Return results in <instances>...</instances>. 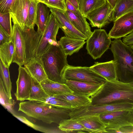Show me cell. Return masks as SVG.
I'll return each mask as SVG.
<instances>
[{
  "mask_svg": "<svg viewBox=\"0 0 133 133\" xmlns=\"http://www.w3.org/2000/svg\"><path fill=\"white\" fill-rule=\"evenodd\" d=\"M39 2L37 0H30L26 28H34L36 24L37 5Z\"/></svg>",
  "mask_w": 133,
  "mask_h": 133,
  "instance_id": "obj_33",
  "label": "cell"
},
{
  "mask_svg": "<svg viewBox=\"0 0 133 133\" xmlns=\"http://www.w3.org/2000/svg\"><path fill=\"white\" fill-rule=\"evenodd\" d=\"M83 125L89 133H107L106 127L99 115L84 116L75 119Z\"/></svg>",
  "mask_w": 133,
  "mask_h": 133,
  "instance_id": "obj_18",
  "label": "cell"
},
{
  "mask_svg": "<svg viewBox=\"0 0 133 133\" xmlns=\"http://www.w3.org/2000/svg\"><path fill=\"white\" fill-rule=\"evenodd\" d=\"M16 84L17 89L14 94L17 100L20 101L28 100L32 79L31 75L24 67L19 66Z\"/></svg>",
  "mask_w": 133,
  "mask_h": 133,
  "instance_id": "obj_13",
  "label": "cell"
},
{
  "mask_svg": "<svg viewBox=\"0 0 133 133\" xmlns=\"http://www.w3.org/2000/svg\"><path fill=\"white\" fill-rule=\"evenodd\" d=\"M17 0H0V12H10L14 3Z\"/></svg>",
  "mask_w": 133,
  "mask_h": 133,
  "instance_id": "obj_38",
  "label": "cell"
},
{
  "mask_svg": "<svg viewBox=\"0 0 133 133\" xmlns=\"http://www.w3.org/2000/svg\"><path fill=\"white\" fill-rule=\"evenodd\" d=\"M65 80L103 85L107 80L92 70L90 67L74 66L68 65L64 74Z\"/></svg>",
  "mask_w": 133,
  "mask_h": 133,
  "instance_id": "obj_6",
  "label": "cell"
},
{
  "mask_svg": "<svg viewBox=\"0 0 133 133\" xmlns=\"http://www.w3.org/2000/svg\"><path fill=\"white\" fill-rule=\"evenodd\" d=\"M59 28L56 19L51 13L37 49L36 57H39L52 45H59L56 37Z\"/></svg>",
  "mask_w": 133,
  "mask_h": 133,
  "instance_id": "obj_7",
  "label": "cell"
},
{
  "mask_svg": "<svg viewBox=\"0 0 133 133\" xmlns=\"http://www.w3.org/2000/svg\"><path fill=\"white\" fill-rule=\"evenodd\" d=\"M123 103L93 105L88 104L73 108L69 114L70 118L75 119L80 117L99 115L106 112L123 110Z\"/></svg>",
  "mask_w": 133,
  "mask_h": 133,
  "instance_id": "obj_9",
  "label": "cell"
},
{
  "mask_svg": "<svg viewBox=\"0 0 133 133\" xmlns=\"http://www.w3.org/2000/svg\"><path fill=\"white\" fill-rule=\"evenodd\" d=\"M24 65L31 76L39 83L48 78L40 57H36Z\"/></svg>",
  "mask_w": 133,
  "mask_h": 133,
  "instance_id": "obj_21",
  "label": "cell"
},
{
  "mask_svg": "<svg viewBox=\"0 0 133 133\" xmlns=\"http://www.w3.org/2000/svg\"><path fill=\"white\" fill-rule=\"evenodd\" d=\"M106 129H119L133 125V110H122L105 112L99 115Z\"/></svg>",
  "mask_w": 133,
  "mask_h": 133,
  "instance_id": "obj_8",
  "label": "cell"
},
{
  "mask_svg": "<svg viewBox=\"0 0 133 133\" xmlns=\"http://www.w3.org/2000/svg\"><path fill=\"white\" fill-rule=\"evenodd\" d=\"M65 84L73 93L89 97L96 93L103 85L71 80H66Z\"/></svg>",
  "mask_w": 133,
  "mask_h": 133,
  "instance_id": "obj_17",
  "label": "cell"
},
{
  "mask_svg": "<svg viewBox=\"0 0 133 133\" xmlns=\"http://www.w3.org/2000/svg\"><path fill=\"white\" fill-rule=\"evenodd\" d=\"M111 45L117 79L124 83L133 81V50L120 38L111 41Z\"/></svg>",
  "mask_w": 133,
  "mask_h": 133,
  "instance_id": "obj_3",
  "label": "cell"
},
{
  "mask_svg": "<svg viewBox=\"0 0 133 133\" xmlns=\"http://www.w3.org/2000/svg\"><path fill=\"white\" fill-rule=\"evenodd\" d=\"M129 83L130 85L133 87V81L129 82Z\"/></svg>",
  "mask_w": 133,
  "mask_h": 133,
  "instance_id": "obj_46",
  "label": "cell"
},
{
  "mask_svg": "<svg viewBox=\"0 0 133 133\" xmlns=\"http://www.w3.org/2000/svg\"><path fill=\"white\" fill-rule=\"evenodd\" d=\"M65 1L67 10L77 15H82L79 10L76 9L68 1Z\"/></svg>",
  "mask_w": 133,
  "mask_h": 133,
  "instance_id": "obj_41",
  "label": "cell"
},
{
  "mask_svg": "<svg viewBox=\"0 0 133 133\" xmlns=\"http://www.w3.org/2000/svg\"><path fill=\"white\" fill-rule=\"evenodd\" d=\"M122 41L125 44L129 46L133 45V31L123 37Z\"/></svg>",
  "mask_w": 133,
  "mask_h": 133,
  "instance_id": "obj_40",
  "label": "cell"
},
{
  "mask_svg": "<svg viewBox=\"0 0 133 133\" xmlns=\"http://www.w3.org/2000/svg\"><path fill=\"white\" fill-rule=\"evenodd\" d=\"M133 50V45L130 46Z\"/></svg>",
  "mask_w": 133,
  "mask_h": 133,
  "instance_id": "obj_48",
  "label": "cell"
},
{
  "mask_svg": "<svg viewBox=\"0 0 133 133\" xmlns=\"http://www.w3.org/2000/svg\"><path fill=\"white\" fill-rule=\"evenodd\" d=\"M13 23L12 32L11 37L14 42L15 52L12 62L22 66L25 64V61L22 30L16 23Z\"/></svg>",
  "mask_w": 133,
  "mask_h": 133,
  "instance_id": "obj_15",
  "label": "cell"
},
{
  "mask_svg": "<svg viewBox=\"0 0 133 133\" xmlns=\"http://www.w3.org/2000/svg\"><path fill=\"white\" fill-rule=\"evenodd\" d=\"M72 109L61 108L44 102L28 100L19 103L18 111L44 123L59 124L62 120L70 118L69 114Z\"/></svg>",
  "mask_w": 133,
  "mask_h": 133,
  "instance_id": "obj_2",
  "label": "cell"
},
{
  "mask_svg": "<svg viewBox=\"0 0 133 133\" xmlns=\"http://www.w3.org/2000/svg\"><path fill=\"white\" fill-rule=\"evenodd\" d=\"M45 103L59 108H73L71 104L69 102L54 96H49Z\"/></svg>",
  "mask_w": 133,
  "mask_h": 133,
  "instance_id": "obj_36",
  "label": "cell"
},
{
  "mask_svg": "<svg viewBox=\"0 0 133 133\" xmlns=\"http://www.w3.org/2000/svg\"><path fill=\"white\" fill-rule=\"evenodd\" d=\"M133 12V0H116L112 9V22L125 14Z\"/></svg>",
  "mask_w": 133,
  "mask_h": 133,
  "instance_id": "obj_25",
  "label": "cell"
},
{
  "mask_svg": "<svg viewBox=\"0 0 133 133\" xmlns=\"http://www.w3.org/2000/svg\"><path fill=\"white\" fill-rule=\"evenodd\" d=\"M54 96L69 102L73 108L90 104L91 102L90 97L74 93L58 94Z\"/></svg>",
  "mask_w": 133,
  "mask_h": 133,
  "instance_id": "obj_24",
  "label": "cell"
},
{
  "mask_svg": "<svg viewBox=\"0 0 133 133\" xmlns=\"http://www.w3.org/2000/svg\"><path fill=\"white\" fill-rule=\"evenodd\" d=\"M31 78L32 86L28 100L45 103L49 96L45 92L40 83L32 77Z\"/></svg>",
  "mask_w": 133,
  "mask_h": 133,
  "instance_id": "obj_28",
  "label": "cell"
},
{
  "mask_svg": "<svg viewBox=\"0 0 133 133\" xmlns=\"http://www.w3.org/2000/svg\"><path fill=\"white\" fill-rule=\"evenodd\" d=\"M85 40L65 36L62 37L58 42L62 51L67 56L78 52L86 42Z\"/></svg>",
  "mask_w": 133,
  "mask_h": 133,
  "instance_id": "obj_19",
  "label": "cell"
},
{
  "mask_svg": "<svg viewBox=\"0 0 133 133\" xmlns=\"http://www.w3.org/2000/svg\"><path fill=\"white\" fill-rule=\"evenodd\" d=\"M106 130L107 133H121L119 130L115 129H107Z\"/></svg>",
  "mask_w": 133,
  "mask_h": 133,
  "instance_id": "obj_44",
  "label": "cell"
},
{
  "mask_svg": "<svg viewBox=\"0 0 133 133\" xmlns=\"http://www.w3.org/2000/svg\"><path fill=\"white\" fill-rule=\"evenodd\" d=\"M0 79L3 82L4 85L10 98L12 99L11 94L12 82L10 78L9 68L6 67L1 59L0 60Z\"/></svg>",
  "mask_w": 133,
  "mask_h": 133,
  "instance_id": "obj_32",
  "label": "cell"
},
{
  "mask_svg": "<svg viewBox=\"0 0 133 133\" xmlns=\"http://www.w3.org/2000/svg\"><path fill=\"white\" fill-rule=\"evenodd\" d=\"M25 61V64L36 57L37 49L42 34L36 31L34 28H26L22 30Z\"/></svg>",
  "mask_w": 133,
  "mask_h": 133,
  "instance_id": "obj_10",
  "label": "cell"
},
{
  "mask_svg": "<svg viewBox=\"0 0 133 133\" xmlns=\"http://www.w3.org/2000/svg\"><path fill=\"white\" fill-rule=\"evenodd\" d=\"M67 57L59 45H52L39 57L48 78L53 81L65 83L64 74L68 65Z\"/></svg>",
  "mask_w": 133,
  "mask_h": 133,
  "instance_id": "obj_4",
  "label": "cell"
},
{
  "mask_svg": "<svg viewBox=\"0 0 133 133\" xmlns=\"http://www.w3.org/2000/svg\"><path fill=\"white\" fill-rule=\"evenodd\" d=\"M90 104L105 105L127 103L133 104V87L118 79L107 81L101 88L90 97Z\"/></svg>",
  "mask_w": 133,
  "mask_h": 133,
  "instance_id": "obj_1",
  "label": "cell"
},
{
  "mask_svg": "<svg viewBox=\"0 0 133 133\" xmlns=\"http://www.w3.org/2000/svg\"><path fill=\"white\" fill-rule=\"evenodd\" d=\"M133 31V12L120 17L114 22L108 35L112 39L124 37Z\"/></svg>",
  "mask_w": 133,
  "mask_h": 133,
  "instance_id": "obj_12",
  "label": "cell"
},
{
  "mask_svg": "<svg viewBox=\"0 0 133 133\" xmlns=\"http://www.w3.org/2000/svg\"><path fill=\"white\" fill-rule=\"evenodd\" d=\"M111 38L103 29H95L86 41L87 53L93 59L100 58L109 48Z\"/></svg>",
  "mask_w": 133,
  "mask_h": 133,
  "instance_id": "obj_5",
  "label": "cell"
},
{
  "mask_svg": "<svg viewBox=\"0 0 133 133\" xmlns=\"http://www.w3.org/2000/svg\"><path fill=\"white\" fill-rule=\"evenodd\" d=\"M67 0L76 9L78 10H79V3L78 0Z\"/></svg>",
  "mask_w": 133,
  "mask_h": 133,
  "instance_id": "obj_43",
  "label": "cell"
},
{
  "mask_svg": "<svg viewBox=\"0 0 133 133\" xmlns=\"http://www.w3.org/2000/svg\"><path fill=\"white\" fill-rule=\"evenodd\" d=\"M51 13L56 17L59 27L65 36L72 38L87 40L88 38L77 30L73 25L65 11L50 8Z\"/></svg>",
  "mask_w": 133,
  "mask_h": 133,
  "instance_id": "obj_14",
  "label": "cell"
},
{
  "mask_svg": "<svg viewBox=\"0 0 133 133\" xmlns=\"http://www.w3.org/2000/svg\"><path fill=\"white\" fill-rule=\"evenodd\" d=\"M0 100L1 104L12 114H14L13 108L15 101L10 99L6 92L2 80L0 79Z\"/></svg>",
  "mask_w": 133,
  "mask_h": 133,
  "instance_id": "obj_31",
  "label": "cell"
},
{
  "mask_svg": "<svg viewBox=\"0 0 133 133\" xmlns=\"http://www.w3.org/2000/svg\"><path fill=\"white\" fill-rule=\"evenodd\" d=\"M58 125V128L65 133L83 132V131L88 132L83 125L72 118L63 120Z\"/></svg>",
  "mask_w": 133,
  "mask_h": 133,
  "instance_id": "obj_29",
  "label": "cell"
},
{
  "mask_svg": "<svg viewBox=\"0 0 133 133\" xmlns=\"http://www.w3.org/2000/svg\"><path fill=\"white\" fill-rule=\"evenodd\" d=\"M90 67L92 70L104 78L107 81L118 79L113 60L103 63L95 62L94 65Z\"/></svg>",
  "mask_w": 133,
  "mask_h": 133,
  "instance_id": "obj_20",
  "label": "cell"
},
{
  "mask_svg": "<svg viewBox=\"0 0 133 133\" xmlns=\"http://www.w3.org/2000/svg\"><path fill=\"white\" fill-rule=\"evenodd\" d=\"M50 8L65 11L67 10L65 0H45L43 2Z\"/></svg>",
  "mask_w": 133,
  "mask_h": 133,
  "instance_id": "obj_37",
  "label": "cell"
},
{
  "mask_svg": "<svg viewBox=\"0 0 133 133\" xmlns=\"http://www.w3.org/2000/svg\"><path fill=\"white\" fill-rule=\"evenodd\" d=\"M12 115L23 123L36 130L45 133H55L56 132V129L48 128L39 126L33 124L23 116L17 115L15 114Z\"/></svg>",
  "mask_w": 133,
  "mask_h": 133,
  "instance_id": "obj_35",
  "label": "cell"
},
{
  "mask_svg": "<svg viewBox=\"0 0 133 133\" xmlns=\"http://www.w3.org/2000/svg\"><path fill=\"white\" fill-rule=\"evenodd\" d=\"M39 2H43L45 0H37Z\"/></svg>",
  "mask_w": 133,
  "mask_h": 133,
  "instance_id": "obj_47",
  "label": "cell"
},
{
  "mask_svg": "<svg viewBox=\"0 0 133 133\" xmlns=\"http://www.w3.org/2000/svg\"><path fill=\"white\" fill-rule=\"evenodd\" d=\"M10 37L0 26V45L8 42Z\"/></svg>",
  "mask_w": 133,
  "mask_h": 133,
  "instance_id": "obj_39",
  "label": "cell"
},
{
  "mask_svg": "<svg viewBox=\"0 0 133 133\" xmlns=\"http://www.w3.org/2000/svg\"><path fill=\"white\" fill-rule=\"evenodd\" d=\"M121 133H133V125L122 127L119 129Z\"/></svg>",
  "mask_w": 133,
  "mask_h": 133,
  "instance_id": "obj_42",
  "label": "cell"
},
{
  "mask_svg": "<svg viewBox=\"0 0 133 133\" xmlns=\"http://www.w3.org/2000/svg\"><path fill=\"white\" fill-rule=\"evenodd\" d=\"M106 1L109 3L111 8L112 9L115 6L116 0H106Z\"/></svg>",
  "mask_w": 133,
  "mask_h": 133,
  "instance_id": "obj_45",
  "label": "cell"
},
{
  "mask_svg": "<svg viewBox=\"0 0 133 133\" xmlns=\"http://www.w3.org/2000/svg\"><path fill=\"white\" fill-rule=\"evenodd\" d=\"M40 84L45 92L49 96L73 93L65 83L53 81L48 78L42 81Z\"/></svg>",
  "mask_w": 133,
  "mask_h": 133,
  "instance_id": "obj_23",
  "label": "cell"
},
{
  "mask_svg": "<svg viewBox=\"0 0 133 133\" xmlns=\"http://www.w3.org/2000/svg\"><path fill=\"white\" fill-rule=\"evenodd\" d=\"M65 11L74 27L88 38L92 32L86 18L82 15H77L68 10Z\"/></svg>",
  "mask_w": 133,
  "mask_h": 133,
  "instance_id": "obj_22",
  "label": "cell"
},
{
  "mask_svg": "<svg viewBox=\"0 0 133 133\" xmlns=\"http://www.w3.org/2000/svg\"><path fill=\"white\" fill-rule=\"evenodd\" d=\"M11 18L10 12L4 13L0 12V26L10 36H11L12 32Z\"/></svg>",
  "mask_w": 133,
  "mask_h": 133,
  "instance_id": "obj_34",
  "label": "cell"
},
{
  "mask_svg": "<svg viewBox=\"0 0 133 133\" xmlns=\"http://www.w3.org/2000/svg\"><path fill=\"white\" fill-rule=\"evenodd\" d=\"M112 9L106 1L103 5L88 14L86 18L92 27L101 28L112 22Z\"/></svg>",
  "mask_w": 133,
  "mask_h": 133,
  "instance_id": "obj_11",
  "label": "cell"
},
{
  "mask_svg": "<svg viewBox=\"0 0 133 133\" xmlns=\"http://www.w3.org/2000/svg\"><path fill=\"white\" fill-rule=\"evenodd\" d=\"M15 52L14 43L10 36L9 41L0 45V57L5 66L9 68L12 62Z\"/></svg>",
  "mask_w": 133,
  "mask_h": 133,
  "instance_id": "obj_27",
  "label": "cell"
},
{
  "mask_svg": "<svg viewBox=\"0 0 133 133\" xmlns=\"http://www.w3.org/2000/svg\"><path fill=\"white\" fill-rule=\"evenodd\" d=\"M30 2V0H17L10 12L13 22L16 23L23 30L26 27Z\"/></svg>",
  "mask_w": 133,
  "mask_h": 133,
  "instance_id": "obj_16",
  "label": "cell"
},
{
  "mask_svg": "<svg viewBox=\"0 0 133 133\" xmlns=\"http://www.w3.org/2000/svg\"><path fill=\"white\" fill-rule=\"evenodd\" d=\"M79 10L86 17L89 13L104 4L106 0H78Z\"/></svg>",
  "mask_w": 133,
  "mask_h": 133,
  "instance_id": "obj_30",
  "label": "cell"
},
{
  "mask_svg": "<svg viewBox=\"0 0 133 133\" xmlns=\"http://www.w3.org/2000/svg\"><path fill=\"white\" fill-rule=\"evenodd\" d=\"M50 8L45 4L40 2L38 3L36 24L38 32L43 34L50 15Z\"/></svg>",
  "mask_w": 133,
  "mask_h": 133,
  "instance_id": "obj_26",
  "label": "cell"
}]
</instances>
